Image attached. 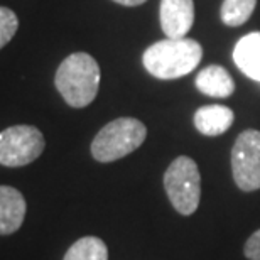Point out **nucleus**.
Instances as JSON below:
<instances>
[{
	"label": "nucleus",
	"instance_id": "1",
	"mask_svg": "<svg viewBox=\"0 0 260 260\" xmlns=\"http://www.w3.org/2000/svg\"><path fill=\"white\" fill-rule=\"evenodd\" d=\"M203 58L201 44L194 39L181 38L159 41L145 49L144 68L159 80H176L186 76L200 64Z\"/></svg>",
	"mask_w": 260,
	"mask_h": 260
},
{
	"label": "nucleus",
	"instance_id": "2",
	"mask_svg": "<svg viewBox=\"0 0 260 260\" xmlns=\"http://www.w3.org/2000/svg\"><path fill=\"white\" fill-rule=\"evenodd\" d=\"M54 85L73 108H85L95 100L100 88V66L88 53H75L59 64Z\"/></svg>",
	"mask_w": 260,
	"mask_h": 260
},
{
	"label": "nucleus",
	"instance_id": "3",
	"mask_svg": "<svg viewBox=\"0 0 260 260\" xmlns=\"http://www.w3.org/2000/svg\"><path fill=\"white\" fill-rule=\"evenodd\" d=\"M145 137L147 128L137 118H115L95 135L91 142V155L98 162H113L139 149Z\"/></svg>",
	"mask_w": 260,
	"mask_h": 260
},
{
	"label": "nucleus",
	"instance_id": "4",
	"mask_svg": "<svg viewBox=\"0 0 260 260\" xmlns=\"http://www.w3.org/2000/svg\"><path fill=\"white\" fill-rule=\"evenodd\" d=\"M164 188L171 205L183 216L198 210L201 198V176L198 164L188 155H179L164 173Z\"/></svg>",
	"mask_w": 260,
	"mask_h": 260
},
{
	"label": "nucleus",
	"instance_id": "5",
	"mask_svg": "<svg viewBox=\"0 0 260 260\" xmlns=\"http://www.w3.org/2000/svg\"><path fill=\"white\" fill-rule=\"evenodd\" d=\"M43 132L34 125H12L0 132V164L22 168L34 162L44 152Z\"/></svg>",
	"mask_w": 260,
	"mask_h": 260
},
{
	"label": "nucleus",
	"instance_id": "6",
	"mask_svg": "<svg viewBox=\"0 0 260 260\" xmlns=\"http://www.w3.org/2000/svg\"><path fill=\"white\" fill-rule=\"evenodd\" d=\"M232 173L237 186L245 193L260 189V132L245 130L232 149Z\"/></svg>",
	"mask_w": 260,
	"mask_h": 260
},
{
	"label": "nucleus",
	"instance_id": "7",
	"mask_svg": "<svg viewBox=\"0 0 260 260\" xmlns=\"http://www.w3.org/2000/svg\"><path fill=\"white\" fill-rule=\"evenodd\" d=\"M194 24L193 0H160V27L166 38H186Z\"/></svg>",
	"mask_w": 260,
	"mask_h": 260
},
{
	"label": "nucleus",
	"instance_id": "8",
	"mask_svg": "<svg viewBox=\"0 0 260 260\" xmlns=\"http://www.w3.org/2000/svg\"><path fill=\"white\" fill-rule=\"evenodd\" d=\"M27 205L25 198L12 186H0V235H12L22 226Z\"/></svg>",
	"mask_w": 260,
	"mask_h": 260
},
{
	"label": "nucleus",
	"instance_id": "9",
	"mask_svg": "<svg viewBox=\"0 0 260 260\" xmlns=\"http://www.w3.org/2000/svg\"><path fill=\"white\" fill-rule=\"evenodd\" d=\"M235 120V113L232 108L225 105H206L198 108L194 113V127L198 132L208 137H216V135L225 134L232 127Z\"/></svg>",
	"mask_w": 260,
	"mask_h": 260
},
{
	"label": "nucleus",
	"instance_id": "10",
	"mask_svg": "<svg viewBox=\"0 0 260 260\" xmlns=\"http://www.w3.org/2000/svg\"><path fill=\"white\" fill-rule=\"evenodd\" d=\"M196 88L203 95L213 98H228L235 91V83L225 68L211 64L196 76Z\"/></svg>",
	"mask_w": 260,
	"mask_h": 260
},
{
	"label": "nucleus",
	"instance_id": "11",
	"mask_svg": "<svg viewBox=\"0 0 260 260\" xmlns=\"http://www.w3.org/2000/svg\"><path fill=\"white\" fill-rule=\"evenodd\" d=\"M233 61L243 75L260 83V32L247 34L233 49Z\"/></svg>",
	"mask_w": 260,
	"mask_h": 260
},
{
	"label": "nucleus",
	"instance_id": "12",
	"mask_svg": "<svg viewBox=\"0 0 260 260\" xmlns=\"http://www.w3.org/2000/svg\"><path fill=\"white\" fill-rule=\"evenodd\" d=\"M63 260H108V248L98 237H83L68 248Z\"/></svg>",
	"mask_w": 260,
	"mask_h": 260
},
{
	"label": "nucleus",
	"instance_id": "13",
	"mask_svg": "<svg viewBox=\"0 0 260 260\" xmlns=\"http://www.w3.org/2000/svg\"><path fill=\"white\" fill-rule=\"evenodd\" d=\"M257 0H223L220 15L228 27H238L252 17Z\"/></svg>",
	"mask_w": 260,
	"mask_h": 260
},
{
	"label": "nucleus",
	"instance_id": "14",
	"mask_svg": "<svg viewBox=\"0 0 260 260\" xmlns=\"http://www.w3.org/2000/svg\"><path fill=\"white\" fill-rule=\"evenodd\" d=\"M19 29V19L14 10L0 7V49L7 46Z\"/></svg>",
	"mask_w": 260,
	"mask_h": 260
},
{
	"label": "nucleus",
	"instance_id": "15",
	"mask_svg": "<svg viewBox=\"0 0 260 260\" xmlns=\"http://www.w3.org/2000/svg\"><path fill=\"white\" fill-rule=\"evenodd\" d=\"M243 253L250 260H260V228L253 232L252 237L247 240L245 247H243Z\"/></svg>",
	"mask_w": 260,
	"mask_h": 260
},
{
	"label": "nucleus",
	"instance_id": "16",
	"mask_svg": "<svg viewBox=\"0 0 260 260\" xmlns=\"http://www.w3.org/2000/svg\"><path fill=\"white\" fill-rule=\"evenodd\" d=\"M113 2L125 5V7H135V5H142L144 2H147V0H113Z\"/></svg>",
	"mask_w": 260,
	"mask_h": 260
}]
</instances>
